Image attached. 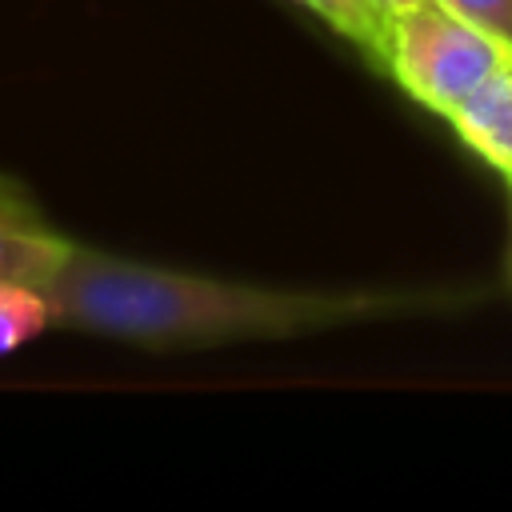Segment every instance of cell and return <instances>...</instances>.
Instances as JSON below:
<instances>
[{"label": "cell", "mask_w": 512, "mask_h": 512, "mask_svg": "<svg viewBox=\"0 0 512 512\" xmlns=\"http://www.w3.org/2000/svg\"><path fill=\"white\" fill-rule=\"evenodd\" d=\"M440 4L456 16H464L484 36H492L512 56V0H440Z\"/></svg>", "instance_id": "cell-7"}, {"label": "cell", "mask_w": 512, "mask_h": 512, "mask_svg": "<svg viewBox=\"0 0 512 512\" xmlns=\"http://www.w3.org/2000/svg\"><path fill=\"white\" fill-rule=\"evenodd\" d=\"M52 324L140 348H216L244 340H292L380 316L444 304L416 292H312L156 268L72 244L60 276L44 288Z\"/></svg>", "instance_id": "cell-1"}, {"label": "cell", "mask_w": 512, "mask_h": 512, "mask_svg": "<svg viewBox=\"0 0 512 512\" xmlns=\"http://www.w3.org/2000/svg\"><path fill=\"white\" fill-rule=\"evenodd\" d=\"M504 60L508 52L492 36L448 12L440 0H420L388 20L384 72L436 116H448Z\"/></svg>", "instance_id": "cell-2"}, {"label": "cell", "mask_w": 512, "mask_h": 512, "mask_svg": "<svg viewBox=\"0 0 512 512\" xmlns=\"http://www.w3.org/2000/svg\"><path fill=\"white\" fill-rule=\"evenodd\" d=\"M384 20H392V16H400L404 8H412V4H420V0H368Z\"/></svg>", "instance_id": "cell-8"}, {"label": "cell", "mask_w": 512, "mask_h": 512, "mask_svg": "<svg viewBox=\"0 0 512 512\" xmlns=\"http://www.w3.org/2000/svg\"><path fill=\"white\" fill-rule=\"evenodd\" d=\"M72 244L76 240L48 224L20 180L0 176V284L48 288L72 256Z\"/></svg>", "instance_id": "cell-3"}, {"label": "cell", "mask_w": 512, "mask_h": 512, "mask_svg": "<svg viewBox=\"0 0 512 512\" xmlns=\"http://www.w3.org/2000/svg\"><path fill=\"white\" fill-rule=\"evenodd\" d=\"M52 324V304L44 288L32 284H0V356L36 340Z\"/></svg>", "instance_id": "cell-6"}, {"label": "cell", "mask_w": 512, "mask_h": 512, "mask_svg": "<svg viewBox=\"0 0 512 512\" xmlns=\"http://www.w3.org/2000/svg\"><path fill=\"white\" fill-rule=\"evenodd\" d=\"M308 12H316L336 36L356 44L372 68L384 72V48H388V20L368 0H300Z\"/></svg>", "instance_id": "cell-5"}, {"label": "cell", "mask_w": 512, "mask_h": 512, "mask_svg": "<svg viewBox=\"0 0 512 512\" xmlns=\"http://www.w3.org/2000/svg\"><path fill=\"white\" fill-rule=\"evenodd\" d=\"M512 188V184H508ZM504 280H508V288H512V248H508V264H504Z\"/></svg>", "instance_id": "cell-9"}, {"label": "cell", "mask_w": 512, "mask_h": 512, "mask_svg": "<svg viewBox=\"0 0 512 512\" xmlns=\"http://www.w3.org/2000/svg\"><path fill=\"white\" fill-rule=\"evenodd\" d=\"M444 120L472 156L512 184V56L488 72Z\"/></svg>", "instance_id": "cell-4"}]
</instances>
